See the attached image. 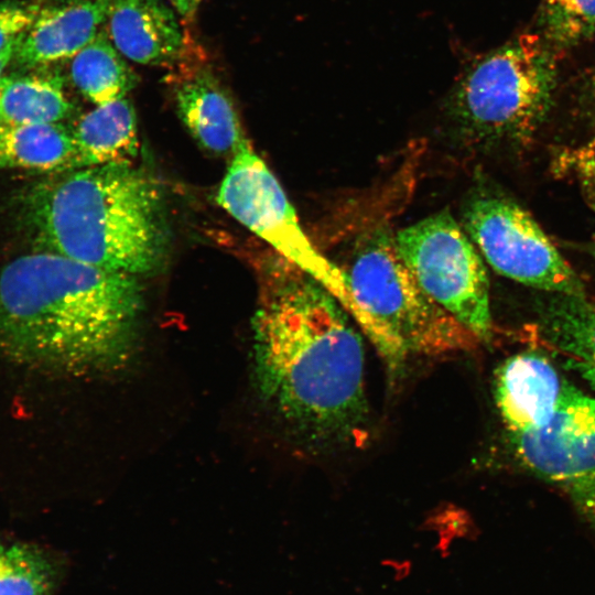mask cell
I'll return each instance as SVG.
<instances>
[{
	"mask_svg": "<svg viewBox=\"0 0 595 595\" xmlns=\"http://www.w3.org/2000/svg\"><path fill=\"white\" fill-rule=\"evenodd\" d=\"M340 268L351 299L347 313L391 377L413 357L464 351L480 342L422 289L389 230L376 228L360 237Z\"/></svg>",
	"mask_w": 595,
	"mask_h": 595,
	"instance_id": "277c9868",
	"label": "cell"
},
{
	"mask_svg": "<svg viewBox=\"0 0 595 595\" xmlns=\"http://www.w3.org/2000/svg\"><path fill=\"white\" fill-rule=\"evenodd\" d=\"M176 11L185 19H192L201 3V0H169Z\"/></svg>",
	"mask_w": 595,
	"mask_h": 595,
	"instance_id": "7402d4cb",
	"label": "cell"
},
{
	"mask_svg": "<svg viewBox=\"0 0 595 595\" xmlns=\"http://www.w3.org/2000/svg\"><path fill=\"white\" fill-rule=\"evenodd\" d=\"M72 130L74 169L130 161L138 152L136 111L126 97L96 105Z\"/></svg>",
	"mask_w": 595,
	"mask_h": 595,
	"instance_id": "9a60e30c",
	"label": "cell"
},
{
	"mask_svg": "<svg viewBox=\"0 0 595 595\" xmlns=\"http://www.w3.org/2000/svg\"><path fill=\"white\" fill-rule=\"evenodd\" d=\"M591 88H592V93L595 95V69L591 79Z\"/></svg>",
	"mask_w": 595,
	"mask_h": 595,
	"instance_id": "d4e9b609",
	"label": "cell"
},
{
	"mask_svg": "<svg viewBox=\"0 0 595 595\" xmlns=\"http://www.w3.org/2000/svg\"><path fill=\"white\" fill-rule=\"evenodd\" d=\"M174 97L181 120L205 150L235 152L245 136L231 99L209 69L201 68L183 79Z\"/></svg>",
	"mask_w": 595,
	"mask_h": 595,
	"instance_id": "4fadbf2b",
	"label": "cell"
},
{
	"mask_svg": "<svg viewBox=\"0 0 595 595\" xmlns=\"http://www.w3.org/2000/svg\"><path fill=\"white\" fill-rule=\"evenodd\" d=\"M536 312L544 337L595 389V305L586 296L543 292Z\"/></svg>",
	"mask_w": 595,
	"mask_h": 595,
	"instance_id": "5bb4252c",
	"label": "cell"
},
{
	"mask_svg": "<svg viewBox=\"0 0 595 595\" xmlns=\"http://www.w3.org/2000/svg\"><path fill=\"white\" fill-rule=\"evenodd\" d=\"M56 570L40 550L0 543V595H51Z\"/></svg>",
	"mask_w": 595,
	"mask_h": 595,
	"instance_id": "d6986e66",
	"label": "cell"
},
{
	"mask_svg": "<svg viewBox=\"0 0 595 595\" xmlns=\"http://www.w3.org/2000/svg\"><path fill=\"white\" fill-rule=\"evenodd\" d=\"M75 156L73 130L63 122L0 127V170L53 174L74 169Z\"/></svg>",
	"mask_w": 595,
	"mask_h": 595,
	"instance_id": "2e32d148",
	"label": "cell"
},
{
	"mask_svg": "<svg viewBox=\"0 0 595 595\" xmlns=\"http://www.w3.org/2000/svg\"><path fill=\"white\" fill-rule=\"evenodd\" d=\"M143 292L137 275L50 251L0 269V357L73 376L125 369L136 355Z\"/></svg>",
	"mask_w": 595,
	"mask_h": 595,
	"instance_id": "7a4b0ae2",
	"label": "cell"
},
{
	"mask_svg": "<svg viewBox=\"0 0 595 595\" xmlns=\"http://www.w3.org/2000/svg\"><path fill=\"white\" fill-rule=\"evenodd\" d=\"M555 84L550 45L522 34L462 74L446 99V113L472 145L518 150L533 141L547 120Z\"/></svg>",
	"mask_w": 595,
	"mask_h": 595,
	"instance_id": "5b68a950",
	"label": "cell"
},
{
	"mask_svg": "<svg viewBox=\"0 0 595 595\" xmlns=\"http://www.w3.org/2000/svg\"><path fill=\"white\" fill-rule=\"evenodd\" d=\"M122 56L102 28L72 57L71 80L95 105L125 98L138 77Z\"/></svg>",
	"mask_w": 595,
	"mask_h": 595,
	"instance_id": "ac0fdd59",
	"label": "cell"
},
{
	"mask_svg": "<svg viewBox=\"0 0 595 595\" xmlns=\"http://www.w3.org/2000/svg\"><path fill=\"white\" fill-rule=\"evenodd\" d=\"M563 383L551 363L539 354L508 358L496 372L495 391L499 412L512 434L545 425L558 407Z\"/></svg>",
	"mask_w": 595,
	"mask_h": 595,
	"instance_id": "8fae6325",
	"label": "cell"
},
{
	"mask_svg": "<svg viewBox=\"0 0 595 595\" xmlns=\"http://www.w3.org/2000/svg\"><path fill=\"white\" fill-rule=\"evenodd\" d=\"M397 250L422 289L479 340L491 335L487 271L474 242L447 210L394 235Z\"/></svg>",
	"mask_w": 595,
	"mask_h": 595,
	"instance_id": "52a82bcc",
	"label": "cell"
},
{
	"mask_svg": "<svg viewBox=\"0 0 595 595\" xmlns=\"http://www.w3.org/2000/svg\"><path fill=\"white\" fill-rule=\"evenodd\" d=\"M216 201L273 251L322 283L348 312L351 300L343 269L311 242L281 184L246 137L232 153Z\"/></svg>",
	"mask_w": 595,
	"mask_h": 595,
	"instance_id": "8992f818",
	"label": "cell"
},
{
	"mask_svg": "<svg viewBox=\"0 0 595 595\" xmlns=\"http://www.w3.org/2000/svg\"><path fill=\"white\" fill-rule=\"evenodd\" d=\"M72 110L60 73L41 71L0 79V117L4 125L58 123Z\"/></svg>",
	"mask_w": 595,
	"mask_h": 595,
	"instance_id": "e0dca14e",
	"label": "cell"
},
{
	"mask_svg": "<svg viewBox=\"0 0 595 595\" xmlns=\"http://www.w3.org/2000/svg\"><path fill=\"white\" fill-rule=\"evenodd\" d=\"M540 22L549 45L572 47L595 32V0H542Z\"/></svg>",
	"mask_w": 595,
	"mask_h": 595,
	"instance_id": "ffe728a7",
	"label": "cell"
},
{
	"mask_svg": "<svg viewBox=\"0 0 595 595\" xmlns=\"http://www.w3.org/2000/svg\"><path fill=\"white\" fill-rule=\"evenodd\" d=\"M462 226L499 274L542 292L586 296L581 279L538 223L506 194L477 191L464 204Z\"/></svg>",
	"mask_w": 595,
	"mask_h": 595,
	"instance_id": "ba28073f",
	"label": "cell"
},
{
	"mask_svg": "<svg viewBox=\"0 0 595 595\" xmlns=\"http://www.w3.org/2000/svg\"><path fill=\"white\" fill-rule=\"evenodd\" d=\"M106 22L117 50L138 64L170 65L184 50L177 18L162 0H113Z\"/></svg>",
	"mask_w": 595,
	"mask_h": 595,
	"instance_id": "7c38bea8",
	"label": "cell"
},
{
	"mask_svg": "<svg viewBox=\"0 0 595 595\" xmlns=\"http://www.w3.org/2000/svg\"><path fill=\"white\" fill-rule=\"evenodd\" d=\"M513 442L523 464L561 488L595 530V399L564 382L549 422Z\"/></svg>",
	"mask_w": 595,
	"mask_h": 595,
	"instance_id": "9c48e42d",
	"label": "cell"
},
{
	"mask_svg": "<svg viewBox=\"0 0 595 595\" xmlns=\"http://www.w3.org/2000/svg\"><path fill=\"white\" fill-rule=\"evenodd\" d=\"M3 125L2 120H1V117H0V127Z\"/></svg>",
	"mask_w": 595,
	"mask_h": 595,
	"instance_id": "484cf974",
	"label": "cell"
},
{
	"mask_svg": "<svg viewBox=\"0 0 595 595\" xmlns=\"http://www.w3.org/2000/svg\"><path fill=\"white\" fill-rule=\"evenodd\" d=\"M17 44V43H15ZM15 44H12L0 52V79L4 76V69L10 64V61L14 56Z\"/></svg>",
	"mask_w": 595,
	"mask_h": 595,
	"instance_id": "603a6c76",
	"label": "cell"
},
{
	"mask_svg": "<svg viewBox=\"0 0 595 595\" xmlns=\"http://www.w3.org/2000/svg\"><path fill=\"white\" fill-rule=\"evenodd\" d=\"M274 253L252 320L257 388L313 448L356 445L369 419L363 338L322 283Z\"/></svg>",
	"mask_w": 595,
	"mask_h": 595,
	"instance_id": "6da1fadb",
	"label": "cell"
},
{
	"mask_svg": "<svg viewBox=\"0 0 595 595\" xmlns=\"http://www.w3.org/2000/svg\"><path fill=\"white\" fill-rule=\"evenodd\" d=\"M23 212L40 250L141 275L163 260L162 194L130 161L50 174L26 193Z\"/></svg>",
	"mask_w": 595,
	"mask_h": 595,
	"instance_id": "3957f363",
	"label": "cell"
},
{
	"mask_svg": "<svg viewBox=\"0 0 595 595\" xmlns=\"http://www.w3.org/2000/svg\"><path fill=\"white\" fill-rule=\"evenodd\" d=\"M42 2L8 1L0 3V52L15 44L31 25Z\"/></svg>",
	"mask_w": 595,
	"mask_h": 595,
	"instance_id": "44dd1931",
	"label": "cell"
},
{
	"mask_svg": "<svg viewBox=\"0 0 595 595\" xmlns=\"http://www.w3.org/2000/svg\"><path fill=\"white\" fill-rule=\"evenodd\" d=\"M587 251L595 259V240L587 245Z\"/></svg>",
	"mask_w": 595,
	"mask_h": 595,
	"instance_id": "cb8c5ba5",
	"label": "cell"
},
{
	"mask_svg": "<svg viewBox=\"0 0 595 595\" xmlns=\"http://www.w3.org/2000/svg\"><path fill=\"white\" fill-rule=\"evenodd\" d=\"M113 0H57L41 3L19 36L15 61L35 67L75 56L105 24Z\"/></svg>",
	"mask_w": 595,
	"mask_h": 595,
	"instance_id": "30bf717a",
	"label": "cell"
}]
</instances>
